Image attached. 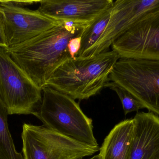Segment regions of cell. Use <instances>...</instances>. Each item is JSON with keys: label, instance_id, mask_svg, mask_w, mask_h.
I'll use <instances>...</instances> for the list:
<instances>
[{"label": "cell", "instance_id": "cell-1", "mask_svg": "<svg viewBox=\"0 0 159 159\" xmlns=\"http://www.w3.org/2000/svg\"><path fill=\"white\" fill-rule=\"evenodd\" d=\"M86 26L62 22L24 43L7 49L12 59L43 89L55 70L72 58L69 44L74 38L81 36Z\"/></svg>", "mask_w": 159, "mask_h": 159}, {"label": "cell", "instance_id": "cell-2", "mask_svg": "<svg viewBox=\"0 0 159 159\" xmlns=\"http://www.w3.org/2000/svg\"><path fill=\"white\" fill-rule=\"evenodd\" d=\"M120 58L113 50L89 58H70L55 70L46 87L75 100H88L106 88L109 75Z\"/></svg>", "mask_w": 159, "mask_h": 159}, {"label": "cell", "instance_id": "cell-3", "mask_svg": "<svg viewBox=\"0 0 159 159\" xmlns=\"http://www.w3.org/2000/svg\"><path fill=\"white\" fill-rule=\"evenodd\" d=\"M41 105L34 115L48 129L83 143L99 146L93 131L92 120L70 96L49 87L42 89Z\"/></svg>", "mask_w": 159, "mask_h": 159}, {"label": "cell", "instance_id": "cell-4", "mask_svg": "<svg viewBox=\"0 0 159 159\" xmlns=\"http://www.w3.org/2000/svg\"><path fill=\"white\" fill-rule=\"evenodd\" d=\"M109 79L127 90L149 112L159 117V61L120 58Z\"/></svg>", "mask_w": 159, "mask_h": 159}, {"label": "cell", "instance_id": "cell-5", "mask_svg": "<svg viewBox=\"0 0 159 159\" xmlns=\"http://www.w3.org/2000/svg\"><path fill=\"white\" fill-rule=\"evenodd\" d=\"M0 99L8 115H33L41 105L42 89L0 47Z\"/></svg>", "mask_w": 159, "mask_h": 159}, {"label": "cell", "instance_id": "cell-6", "mask_svg": "<svg viewBox=\"0 0 159 159\" xmlns=\"http://www.w3.org/2000/svg\"><path fill=\"white\" fill-rule=\"evenodd\" d=\"M21 134L24 159H79L100 150L48 129L23 124Z\"/></svg>", "mask_w": 159, "mask_h": 159}, {"label": "cell", "instance_id": "cell-7", "mask_svg": "<svg viewBox=\"0 0 159 159\" xmlns=\"http://www.w3.org/2000/svg\"><path fill=\"white\" fill-rule=\"evenodd\" d=\"M120 58L159 61V3L114 41Z\"/></svg>", "mask_w": 159, "mask_h": 159}, {"label": "cell", "instance_id": "cell-8", "mask_svg": "<svg viewBox=\"0 0 159 159\" xmlns=\"http://www.w3.org/2000/svg\"><path fill=\"white\" fill-rule=\"evenodd\" d=\"M3 15L7 49L24 43L63 22L52 19L37 10L0 1Z\"/></svg>", "mask_w": 159, "mask_h": 159}, {"label": "cell", "instance_id": "cell-9", "mask_svg": "<svg viewBox=\"0 0 159 159\" xmlns=\"http://www.w3.org/2000/svg\"><path fill=\"white\" fill-rule=\"evenodd\" d=\"M159 3V0L114 1L108 24L87 58L109 50L115 40L129 30L144 14Z\"/></svg>", "mask_w": 159, "mask_h": 159}, {"label": "cell", "instance_id": "cell-10", "mask_svg": "<svg viewBox=\"0 0 159 159\" xmlns=\"http://www.w3.org/2000/svg\"><path fill=\"white\" fill-rule=\"evenodd\" d=\"M112 0L40 1L38 10L48 17L66 23L87 25L113 6Z\"/></svg>", "mask_w": 159, "mask_h": 159}, {"label": "cell", "instance_id": "cell-11", "mask_svg": "<svg viewBox=\"0 0 159 159\" xmlns=\"http://www.w3.org/2000/svg\"><path fill=\"white\" fill-rule=\"evenodd\" d=\"M129 159H159V117L152 112L137 113Z\"/></svg>", "mask_w": 159, "mask_h": 159}, {"label": "cell", "instance_id": "cell-12", "mask_svg": "<svg viewBox=\"0 0 159 159\" xmlns=\"http://www.w3.org/2000/svg\"><path fill=\"white\" fill-rule=\"evenodd\" d=\"M134 127L133 119L116 125L100 148L101 159H129Z\"/></svg>", "mask_w": 159, "mask_h": 159}, {"label": "cell", "instance_id": "cell-13", "mask_svg": "<svg viewBox=\"0 0 159 159\" xmlns=\"http://www.w3.org/2000/svg\"><path fill=\"white\" fill-rule=\"evenodd\" d=\"M112 7L87 25L81 35L80 49L77 57L87 58L91 50L98 43L110 19Z\"/></svg>", "mask_w": 159, "mask_h": 159}, {"label": "cell", "instance_id": "cell-14", "mask_svg": "<svg viewBox=\"0 0 159 159\" xmlns=\"http://www.w3.org/2000/svg\"><path fill=\"white\" fill-rule=\"evenodd\" d=\"M7 110L0 99V159H24L16 150L7 123Z\"/></svg>", "mask_w": 159, "mask_h": 159}, {"label": "cell", "instance_id": "cell-15", "mask_svg": "<svg viewBox=\"0 0 159 159\" xmlns=\"http://www.w3.org/2000/svg\"><path fill=\"white\" fill-rule=\"evenodd\" d=\"M106 88H109L116 93L121 101L125 115L133 112H138L145 107L131 93L124 88L113 82H108Z\"/></svg>", "mask_w": 159, "mask_h": 159}, {"label": "cell", "instance_id": "cell-16", "mask_svg": "<svg viewBox=\"0 0 159 159\" xmlns=\"http://www.w3.org/2000/svg\"><path fill=\"white\" fill-rule=\"evenodd\" d=\"M81 36L74 38L69 45V50L72 58L77 57L80 47Z\"/></svg>", "mask_w": 159, "mask_h": 159}, {"label": "cell", "instance_id": "cell-17", "mask_svg": "<svg viewBox=\"0 0 159 159\" xmlns=\"http://www.w3.org/2000/svg\"><path fill=\"white\" fill-rule=\"evenodd\" d=\"M0 47L7 48V43L5 33L3 15L0 8Z\"/></svg>", "mask_w": 159, "mask_h": 159}, {"label": "cell", "instance_id": "cell-18", "mask_svg": "<svg viewBox=\"0 0 159 159\" xmlns=\"http://www.w3.org/2000/svg\"><path fill=\"white\" fill-rule=\"evenodd\" d=\"M2 2L6 3L11 4L16 6L23 7L24 6L34 4L36 3L40 2V1H2Z\"/></svg>", "mask_w": 159, "mask_h": 159}, {"label": "cell", "instance_id": "cell-19", "mask_svg": "<svg viewBox=\"0 0 159 159\" xmlns=\"http://www.w3.org/2000/svg\"><path fill=\"white\" fill-rule=\"evenodd\" d=\"M89 159H101V157H100V155L99 154V155H96V156H94V157H93L92 158H91Z\"/></svg>", "mask_w": 159, "mask_h": 159}]
</instances>
